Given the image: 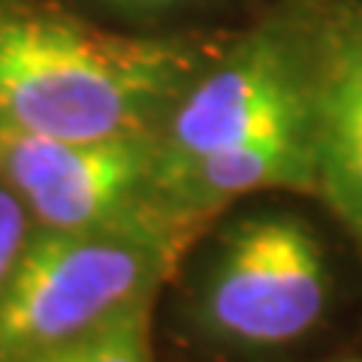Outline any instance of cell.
<instances>
[{"label":"cell","mask_w":362,"mask_h":362,"mask_svg":"<svg viewBox=\"0 0 362 362\" xmlns=\"http://www.w3.org/2000/svg\"><path fill=\"white\" fill-rule=\"evenodd\" d=\"M199 70L202 54L185 40L127 37L0 0V127L73 142L154 133Z\"/></svg>","instance_id":"cell-1"},{"label":"cell","mask_w":362,"mask_h":362,"mask_svg":"<svg viewBox=\"0 0 362 362\" xmlns=\"http://www.w3.org/2000/svg\"><path fill=\"white\" fill-rule=\"evenodd\" d=\"M185 226L160 206L85 230L42 226L0 284V362L58 347L151 299Z\"/></svg>","instance_id":"cell-2"},{"label":"cell","mask_w":362,"mask_h":362,"mask_svg":"<svg viewBox=\"0 0 362 362\" xmlns=\"http://www.w3.org/2000/svg\"><path fill=\"white\" fill-rule=\"evenodd\" d=\"M329 302V259L308 221L259 211L226 226L202 284V323L245 347L308 335Z\"/></svg>","instance_id":"cell-3"},{"label":"cell","mask_w":362,"mask_h":362,"mask_svg":"<svg viewBox=\"0 0 362 362\" xmlns=\"http://www.w3.org/2000/svg\"><path fill=\"white\" fill-rule=\"evenodd\" d=\"M154 133L73 142L0 127V178L52 230H85L157 209Z\"/></svg>","instance_id":"cell-4"},{"label":"cell","mask_w":362,"mask_h":362,"mask_svg":"<svg viewBox=\"0 0 362 362\" xmlns=\"http://www.w3.org/2000/svg\"><path fill=\"white\" fill-rule=\"evenodd\" d=\"M308 121L302 25L269 21L197 78L169 115L163 157H194Z\"/></svg>","instance_id":"cell-5"},{"label":"cell","mask_w":362,"mask_h":362,"mask_svg":"<svg viewBox=\"0 0 362 362\" xmlns=\"http://www.w3.org/2000/svg\"><path fill=\"white\" fill-rule=\"evenodd\" d=\"M302 33L314 190L362 245V4L338 0Z\"/></svg>","instance_id":"cell-6"},{"label":"cell","mask_w":362,"mask_h":362,"mask_svg":"<svg viewBox=\"0 0 362 362\" xmlns=\"http://www.w3.org/2000/svg\"><path fill=\"white\" fill-rule=\"evenodd\" d=\"M269 187L314 190L308 121L194 157H163L157 151L154 202L187 223L235 197Z\"/></svg>","instance_id":"cell-7"},{"label":"cell","mask_w":362,"mask_h":362,"mask_svg":"<svg viewBox=\"0 0 362 362\" xmlns=\"http://www.w3.org/2000/svg\"><path fill=\"white\" fill-rule=\"evenodd\" d=\"M21 362H154L151 299H142L58 347L40 350Z\"/></svg>","instance_id":"cell-8"},{"label":"cell","mask_w":362,"mask_h":362,"mask_svg":"<svg viewBox=\"0 0 362 362\" xmlns=\"http://www.w3.org/2000/svg\"><path fill=\"white\" fill-rule=\"evenodd\" d=\"M28 242V209L9 187H0V284L9 278Z\"/></svg>","instance_id":"cell-9"},{"label":"cell","mask_w":362,"mask_h":362,"mask_svg":"<svg viewBox=\"0 0 362 362\" xmlns=\"http://www.w3.org/2000/svg\"><path fill=\"white\" fill-rule=\"evenodd\" d=\"M112 4H121V6H139V9H154V6L178 4V0H112Z\"/></svg>","instance_id":"cell-10"}]
</instances>
